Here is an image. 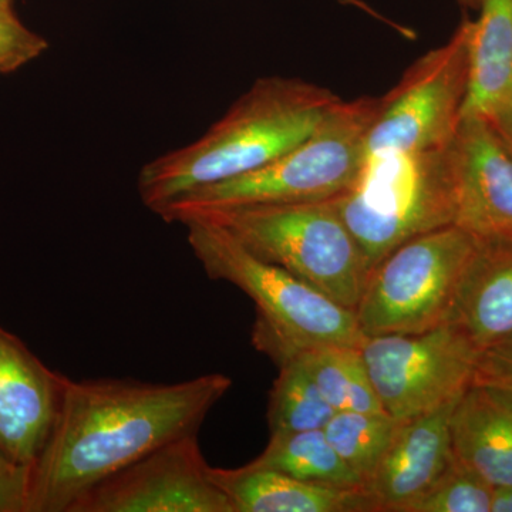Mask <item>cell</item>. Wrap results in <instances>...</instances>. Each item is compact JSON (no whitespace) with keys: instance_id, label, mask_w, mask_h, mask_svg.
Instances as JSON below:
<instances>
[{"instance_id":"obj_1","label":"cell","mask_w":512,"mask_h":512,"mask_svg":"<svg viewBox=\"0 0 512 512\" xmlns=\"http://www.w3.org/2000/svg\"><path fill=\"white\" fill-rule=\"evenodd\" d=\"M231 387L222 373L177 383L67 379L55 427L30 468L29 512H69L94 485L198 434Z\"/></svg>"},{"instance_id":"obj_2","label":"cell","mask_w":512,"mask_h":512,"mask_svg":"<svg viewBox=\"0 0 512 512\" xmlns=\"http://www.w3.org/2000/svg\"><path fill=\"white\" fill-rule=\"evenodd\" d=\"M342 97L298 77L256 80L204 136L144 164L137 190L157 214L188 192L274 163L319 126Z\"/></svg>"},{"instance_id":"obj_3","label":"cell","mask_w":512,"mask_h":512,"mask_svg":"<svg viewBox=\"0 0 512 512\" xmlns=\"http://www.w3.org/2000/svg\"><path fill=\"white\" fill-rule=\"evenodd\" d=\"M183 225L192 254L208 278L237 286L254 301L252 343L276 365L303 350L322 346L360 348L366 339L355 312L281 266L258 258L227 229L201 218Z\"/></svg>"},{"instance_id":"obj_4","label":"cell","mask_w":512,"mask_h":512,"mask_svg":"<svg viewBox=\"0 0 512 512\" xmlns=\"http://www.w3.org/2000/svg\"><path fill=\"white\" fill-rule=\"evenodd\" d=\"M384 103L386 94L342 99L311 136L274 163L188 192L157 215L168 224H183L195 215L245 205L333 200L355 183L365 161L367 137Z\"/></svg>"},{"instance_id":"obj_5","label":"cell","mask_w":512,"mask_h":512,"mask_svg":"<svg viewBox=\"0 0 512 512\" xmlns=\"http://www.w3.org/2000/svg\"><path fill=\"white\" fill-rule=\"evenodd\" d=\"M192 218L227 229L252 254L281 266L343 308L355 312L359 305L370 266L333 200L245 205L188 220Z\"/></svg>"},{"instance_id":"obj_6","label":"cell","mask_w":512,"mask_h":512,"mask_svg":"<svg viewBox=\"0 0 512 512\" xmlns=\"http://www.w3.org/2000/svg\"><path fill=\"white\" fill-rule=\"evenodd\" d=\"M447 147L367 156L352 187L333 198L365 252L370 272L409 239L454 225L456 200Z\"/></svg>"},{"instance_id":"obj_7","label":"cell","mask_w":512,"mask_h":512,"mask_svg":"<svg viewBox=\"0 0 512 512\" xmlns=\"http://www.w3.org/2000/svg\"><path fill=\"white\" fill-rule=\"evenodd\" d=\"M478 241L448 225L409 239L372 269L355 309L365 338L413 335L450 319Z\"/></svg>"},{"instance_id":"obj_8","label":"cell","mask_w":512,"mask_h":512,"mask_svg":"<svg viewBox=\"0 0 512 512\" xmlns=\"http://www.w3.org/2000/svg\"><path fill=\"white\" fill-rule=\"evenodd\" d=\"M470 19L444 45L431 49L386 93L365 157L424 153L447 147L463 119L470 90Z\"/></svg>"},{"instance_id":"obj_9","label":"cell","mask_w":512,"mask_h":512,"mask_svg":"<svg viewBox=\"0 0 512 512\" xmlns=\"http://www.w3.org/2000/svg\"><path fill=\"white\" fill-rule=\"evenodd\" d=\"M359 349L384 412L399 421L460 396L480 353L451 323L413 335L370 336Z\"/></svg>"},{"instance_id":"obj_10","label":"cell","mask_w":512,"mask_h":512,"mask_svg":"<svg viewBox=\"0 0 512 512\" xmlns=\"http://www.w3.org/2000/svg\"><path fill=\"white\" fill-rule=\"evenodd\" d=\"M69 512H235L198 434L170 441L86 491Z\"/></svg>"},{"instance_id":"obj_11","label":"cell","mask_w":512,"mask_h":512,"mask_svg":"<svg viewBox=\"0 0 512 512\" xmlns=\"http://www.w3.org/2000/svg\"><path fill=\"white\" fill-rule=\"evenodd\" d=\"M454 225L480 244L512 247V150L483 117H463L447 147Z\"/></svg>"},{"instance_id":"obj_12","label":"cell","mask_w":512,"mask_h":512,"mask_svg":"<svg viewBox=\"0 0 512 512\" xmlns=\"http://www.w3.org/2000/svg\"><path fill=\"white\" fill-rule=\"evenodd\" d=\"M69 377L0 325V451L32 468L55 427Z\"/></svg>"},{"instance_id":"obj_13","label":"cell","mask_w":512,"mask_h":512,"mask_svg":"<svg viewBox=\"0 0 512 512\" xmlns=\"http://www.w3.org/2000/svg\"><path fill=\"white\" fill-rule=\"evenodd\" d=\"M460 396L400 421L389 450L366 485L377 512H407L446 470L454 456L451 413Z\"/></svg>"},{"instance_id":"obj_14","label":"cell","mask_w":512,"mask_h":512,"mask_svg":"<svg viewBox=\"0 0 512 512\" xmlns=\"http://www.w3.org/2000/svg\"><path fill=\"white\" fill-rule=\"evenodd\" d=\"M454 457L494 487L512 485V392L471 383L450 420Z\"/></svg>"},{"instance_id":"obj_15","label":"cell","mask_w":512,"mask_h":512,"mask_svg":"<svg viewBox=\"0 0 512 512\" xmlns=\"http://www.w3.org/2000/svg\"><path fill=\"white\" fill-rule=\"evenodd\" d=\"M212 477L228 494L235 512H377L366 487H326L245 464Z\"/></svg>"},{"instance_id":"obj_16","label":"cell","mask_w":512,"mask_h":512,"mask_svg":"<svg viewBox=\"0 0 512 512\" xmlns=\"http://www.w3.org/2000/svg\"><path fill=\"white\" fill-rule=\"evenodd\" d=\"M447 323L478 352L512 333V247L480 244Z\"/></svg>"},{"instance_id":"obj_17","label":"cell","mask_w":512,"mask_h":512,"mask_svg":"<svg viewBox=\"0 0 512 512\" xmlns=\"http://www.w3.org/2000/svg\"><path fill=\"white\" fill-rule=\"evenodd\" d=\"M470 19V90L463 117L487 119L512 97V0H483Z\"/></svg>"},{"instance_id":"obj_18","label":"cell","mask_w":512,"mask_h":512,"mask_svg":"<svg viewBox=\"0 0 512 512\" xmlns=\"http://www.w3.org/2000/svg\"><path fill=\"white\" fill-rule=\"evenodd\" d=\"M249 464L326 487H365L336 453L323 430L271 436L265 450Z\"/></svg>"},{"instance_id":"obj_19","label":"cell","mask_w":512,"mask_h":512,"mask_svg":"<svg viewBox=\"0 0 512 512\" xmlns=\"http://www.w3.org/2000/svg\"><path fill=\"white\" fill-rule=\"evenodd\" d=\"M295 356L301 359L335 413L384 412L359 348L322 346L303 350Z\"/></svg>"},{"instance_id":"obj_20","label":"cell","mask_w":512,"mask_h":512,"mask_svg":"<svg viewBox=\"0 0 512 512\" xmlns=\"http://www.w3.org/2000/svg\"><path fill=\"white\" fill-rule=\"evenodd\" d=\"M278 367L279 375L269 392L271 436L325 429L335 410L323 399L301 359L289 357Z\"/></svg>"},{"instance_id":"obj_21","label":"cell","mask_w":512,"mask_h":512,"mask_svg":"<svg viewBox=\"0 0 512 512\" xmlns=\"http://www.w3.org/2000/svg\"><path fill=\"white\" fill-rule=\"evenodd\" d=\"M400 421L387 413L339 412L325 431L329 443L365 487L396 436Z\"/></svg>"},{"instance_id":"obj_22","label":"cell","mask_w":512,"mask_h":512,"mask_svg":"<svg viewBox=\"0 0 512 512\" xmlns=\"http://www.w3.org/2000/svg\"><path fill=\"white\" fill-rule=\"evenodd\" d=\"M494 485L473 468L453 460L407 512H490Z\"/></svg>"},{"instance_id":"obj_23","label":"cell","mask_w":512,"mask_h":512,"mask_svg":"<svg viewBox=\"0 0 512 512\" xmlns=\"http://www.w3.org/2000/svg\"><path fill=\"white\" fill-rule=\"evenodd\" d=\"M49 49L45 37L33 32L15 10H0V74H9L32 63Z\"/></svg>"},{"instance_id":"obj_24","label":"cell","mask_w":512,"mask_h":512,"mask_svg":"<svg viewBox=\"0 0 512 512\" xmlns=\"http://www.w3.org/2000/svg\"><path fill=\"white\" fill-rule=\"evenodd\" d=\"M471 383L491 384L512 392V333L480 350Z\"/></svg>"},{"instance_id":"obj_25","label":"cell","mask_w":512,"mask_h":512,"mask_svg":"<svg viewBox=\"0 0 512 512\" xmlns=\"http://www.w3.org/2000/svg\"><path fill=\"white\" fill-rule=\"evenodd\" d=\"M30 468L0 451V512H29Z\"/></svg>"},{"instance_id":"obj_26","label":"cell","mask_w":512,"mask_h":512,"mask_svg":"<svg viewBox=\"0 0 512 512\" xmlns=\"http://www.w3.org/2000/svg\"><path fill=\"white\" fill-rule=\"evenodd\" d=\"M487 120L512 150V97L487 117Z\"/></svg>"},{"instance_id":"obj_27","label":"cell","mask_w":512,"mask_h":512,"mask_svg":"<svg viewBox=\"0 0 512 512\" xmlns=\"http://www.w3.org/2000/svg\"><path fill=\"white\" fill-rule=\"evenodd\" d=\"M490 512H512V485L494 487Z\"/></svg>"},{"instance_id":"obj_28","label":"cell","mask_w":512,"mask_h":512,"mask_svg":"<svg viewBox=\"0 0 512 512\" xmlns=\"http://www.w3.org/2000/svg\"><path fill=\"white\" fill-rule=\"evenodd\" d=\"M338 2L342 3V5H348L352 6V8L362 10V12L367 13V15L373 16V18L383 22L384 25L396 29L397 32L402 33V35L407 32V28H403V26L397 25V23L392 22V20L386 18V16L380 15V13L373 9L372 6L367 5L365 0H338Z\"/></svg>"},{"instance_id":"obj_29","label":"cell","mask_w":512,"mask_h":512,"mask_svg":"<svg viewBox=\"0 0 512 512\" xmlns=\"http://www.w3.org/2000/svg\"><path fill=\"white\" fill-rule=\"evenodd\" d=\"M457 2L460 3V5L463 6V8L478 10L480 9L483 0H457Z\"/></svg>"},{"instance_id":"obj_30","label":"cell","mask_w":512,"mask_h":512,"mask_svg":"<svg viewBox=\"0 0 512 512\" xmlns=\"http://www.w3.org/2000/svg\"><path fill=\"white\" fill-rule=\"evenodd\" d=\"M13 5H15V0H0V10L13 9Z\"/></svg>"}]
</instances>
